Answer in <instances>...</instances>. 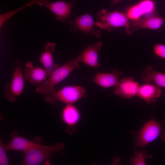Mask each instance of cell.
Listing matches in <instances>:
<instances>
[{
    "instance_id": "obj_1",
    "label": "cell",
    "mask_w": 165,
    "mask_h": 165,
    "mask_svg": "<svg viewBox=\"0 0 165 165\" xmlns=\"http://www.w3.org/2000/svg\"><path fill=\"white\" fill-rule=\"evenodd\" d=\"M77 59L70 60L56 68L47 79L36 87L35 92L44 96L55 92V86L79 67Z\"/></svg>"
},
{
    "instance_id": "obj_2",
    "label": "cell",
    "mask_w": 165,
    "mask_h": 165,
    "mask_svg": "<svg viewBox=\"0 0 165 165\" xmlns=\"http://www.w3.org/2000/svg\"><path fill=\"white\" fill-rule=\"evenodd\" d=\"M163 122L159 121L153 118H151L140 130L134 131V146L142 148L159 138L165 141Z\"/></svg>"
},
{
    "instance_id": "obj_3",
    "label": "cell",
    "mask_w": 165,
    "mask_h": 165,
    "mask_svg": "<svg viewBox=\"0 0 165 165\" xmlns=\"http://www.w3.org/2000/svg\"><path fill=\"white\" fill-rule=\"evenodd\" d=\"M96 26L99 28L110 31L114 28L123 27L127 34H131L130 30L131 23L125 13L117 11H108L106 9L99 10L96 15Z\"/></svg>"
},
{
    "instance_id": "obj_4",
    "label": "cell",
    "mask_w": 165,
    "mask_h": 165,
    "mask_svg": "<svg viewBox=\"0 0 165 165\" xmlns=\"http://www.w3.org/2000/svg\"><path fill=\"white\" fill-rule=\"evenodd\" d=\"M64 143L50 146L39 144L23 152L21 164L23 165L40 164L48 159L54 152L61 153L64 149Z\"/></svg>"
},
{
    "instance_id": "obj_5",
    "label": "cell",
    "mask_w": 165,
    "mask_h": 165,
    "mask_svg": "<svg viewBox=\"0 0 165 165\" xmlns=\"http://www.w3.org/2000/svg\"><path fill=\"white\" fill-rule=\"evenodd\" d=\"M86 96L85 88L79 85L65 86L53 93L44 97L47 103L54 105L57 101L67 104H73Z\"/></svg>"
},
{
    "instance_id": "obj_6",
    "label": "cell",
    "mask_w": 165,
    "mask_h": 165,
    "mask_svg": "<svg viewBox=\"0 0 165 165\" xmlns=\"http://www.w3.org/2000/svg\"><path fill=\"white\" fill-rule=\"evenodd\" d=\"M21 61L17 59L14 61L13 70L10 82L4 89V95L9 101L15 102L23 93L24 87V79L22 71Z\"/></svg>"
},
{
    "instance_id": "obj_7",
    "label": "cell",
    "mask_w": 165,
    "mask_h": 165,
    "mask_svg": "<svg viewBox=\"0 0 165 165\" xmlns=\"http://www.w3.org/2000/svg\"><path fill=\"white\" fill-rule=\"evenodd\" d=\"M68 22L71 26L70 30L71 32H80L86 35H93L97 38H100L102 35L101 31L97 28L93 18L87 13L74 19L69 20Z\"/></svg>"
},
{
    "instance_id": "obj_8",
    "label": "cell",
    "mask_w": 165,
    "mask_h": 165,
    "mask_svg": "<svg viewBox=\"0 0 165 165\" xmlns=\"http://www.w3.org/2000/svg\"><path fill=\"white\" fill-rule=\"evenodd\" d=\"M155 3L153 0H141L129 7L125 14L131 21L137 20L143 17L156 15Z\"/></svg>"
},
{
    "instance_id": "obj_9",
    "label": "cell",
    "mask_w": 165,
    "mask_h": 165,
    "mask_svg": "<svg viewBox=\"0 0 165 165\" xmlns=\"http://www.w3.org/2000/svg\"><path fill=\"white\" fill-rule=\"evenodd\" d=\"M102 44V42H98L87 46L78 54L77 59L78 62L95 68L99 67L98 53Z\"/></svg>"
},
{
    "instance_id": "obj_10",
    "label": "cell",
    "mask_w": 165,
    "mask_h": 165,
    "mask_svg": "<svg viewBox=\"0 0 165 165\" xmlns=\"http://www.w3.org/2000/svg\"><path fill=\"white\" fill-rule=\"evenodd\" d=\"M140 85L132 77L121 79L115 87L114 94L123 98H131L137 94Z\"/></svg>"
},
{
    "instance_id": "obj_11",
    "label": "cell",
    "mask_w": 165,
    "mask_h": 165,
    "mask_svg": "<svg viewBox=\"0 0 165 165\" xmlns=\"http://www.w3.org/2000/svg\"><path fill=\"white\" fill-rule=\"evenodd\" d=\"M23 76L25 80L36 87L48 77L47 72L43 68L35 67L31 61H28L24 64Z\"/></svg>"
},
{
    "instance_id": "obj_12",
    "label": "cell",
    "mask_w": 165,
    "mask_h": 165,
    "mask_svg": "<svg viewBox=\"0 0 165 165\" xmlns=\"http://www.w3.org/2000/svg\"><path fill=\"white\" fill-rule=\"evenodd\" d=\"M73 6L72 1L67 2L61 0L52 2L50 1L43 6L53 13L58 20L64 22L70 17Z\"/></svg>"
},
{
    "instance_id": "obj_13",
    "label": "cell",
    "mask_w": 165,
    "mask_h": 165,
    "mask_svg": "<svg viewBox=\"0 0 165 165\" xmlns=\"http://www.w3.org/2000/svg\"><path fill=\"white\" fill-rule=\"evenodd\" d=\"M123 72L113 69L110 72H98L93 77L92 81L101 87L106 89L116 87L119 83V78Z\"/></svg>"
},
{
    "instance_id": "obj_14",
    "label": "cell",
    "mask_w": 165,
    "mask_h": 165,
    "mask_svg": "<svg viewBox=\"0 0 165 165\" xmlns=\"http://www.w3.org/2000/svg\"><path fill=\"white\" fill-rule=\"evenodd\" d=\"M11 140L4 144L7 151H21L24 152L39 144L20 135L18 132L14 131L11 134Z\"/></svg>"
},
{
    "instance_id": "obj_15",
    "label": "cell",
    "mask_w": 165,
    "mask_h": 165,
    "mask_svg": "<svg viewBox=\"0 0 165 165\" xmlns=\"http://www.w3.org/2000/svg\"><path fill=\"white\" fill-rule=\"evenodd\" d=\"M164 23V19L157 15L143 17L132 21L130 30L132 34V32L142 28L157 30L161 27Z\"/></svg>"
},
{
    "instance_id": "obj_16",
    "label": "cell",
    "mask_w": 165,
    "mask_h": 165,
    "mask_svg": "<svg viewBox=\"0 0 165 165\" xmlns=\"http://www.w3.org/2000/svg\"><path fill=\"white\" fill-rule=\"evenodd\" d=\"M56 43L50 42H46L45 44V50L42 52L39 61L46 71L48 77L59 65L54 64L53 53L56 48Z\"/></svg>"
},
{
    "instance_id": "obj_17",
    "label": "cell",
    "mask_w": 165,
    "mask_h": 165,
    "mask_svg": "<svg viewBox=\"0 0 165 165\" xmlns=\"http://www.w3.org/2000/svg\"><path fill=\"white\" fill-rule=\"evenodd\" d=\"M161 94V87L152 83L145 82L140 86L137 96L149 104L155 102Z\"/></svg>"
},
{
    "instance_id": "obj_18",
    "label": "cell",
    "mask_w": 165,
    "mask_h": 165,
    "mask_svg": "<svg viewBox=\"0 0 165 165\" xmlns=\"http://www.w3.org/2000/svg\"><path fill=\"white\" fill-rule=\"evenodd\" d=\"M81 114L79 109L73 104H67L61 113L63 122L68 127H74L80 121Z\"/></svg>"
},
{
    "instance_id": "obj_19",
    "label": "cell",
    "mask_w": 165,
    "mask_h": 165,
    "mask_svg": "<svg viewBox=\"0 0 165 165\" xmlns=\"http://www.w3.org/2000/svg\"><path fill=\"white\" fill-rule=\"evenodd\" d=\"M141 76L145 82H153L161 88H165V74L153 70L151 65H148L145 67Z\"/></svg>"
},
{
    "instance_id": "obj_20",
    "label": "cell",
    "mask_w": 165,
    "mask_h": 165,
    "mask_svg": "<svg viewBox=\"0 0 165 165\" xmlns=\"http://www.w3.org/2000/svg\"><path fill=\"white\" fill-rule=\"evenodd\" d=\"M50 0H33L31 1L28 3L26 4L25 6L21 7L20 8L18 9L15 10L1 14L0 15V24L1 25H3L5 22L10 18L12 17L16 13L23 9V8L30 6L35 4H37L41 6H43L45 4L50 2Z\"/></svg>"
},
{
    "instance_id": "obj_21",
    "label": "cell",
    "mask_w": 165,
    "mask_h": 165,
    "mask_svg": "<svg viewBox=\"0 0 165 165\" xmlns=\"http://www.w3.org/2000/svg\"><path fill=\"white\" fill-rule=\"evenodd\" d=\"M150 157L142 150L141 151L136 150L134 152L133 157L130 158V162L132 165H145L146 160Z\"/></svg>"
},
{
    "instance_id": "obj_22",
    "label": "cell",
    "mask_w": 165,
    "mask_h": 165,
    "mask_svg": "<svg viewBox=\"0 0 165 165\" xmlns=\"http://www.w3.org/2000/svg\"><path fill=\"white\" fill-rule=\"evenodd\" d=\"M6 150L4 144L0 139V165H8L9 163L8 157L6 153Z\"/></svg>"
},
{
    "instance_id": "obj_23",
    "label": "cell",
    "mask_w": 165,
    "mask_h": 165,
    "mask_svg": "<svg viewBox=\"0 0 165 165\" xmlns=\"http://www.w3.org/2000/svg\"><path fill=\"white\" fill-rule=\"evenodd\" d=\"M153 50L156 56L165 60V45L156 44L154 46Z\"/></svg>"
},
{
    "instance_id": "obj_24",
    "label": "cell",
    "mask_w": 165,
    "mask_h": 165,
    "mask_svg": "<svg viewBox=\"0 0 165 165\" xmlns=\"http://www.w3.org/2000/svg\"><path fill=\"white\" fill-rule=\"evenodd\" d=\"M122 0H111V4L112 6H114L116 4Z\"/></svg>"
}]
</instances>
